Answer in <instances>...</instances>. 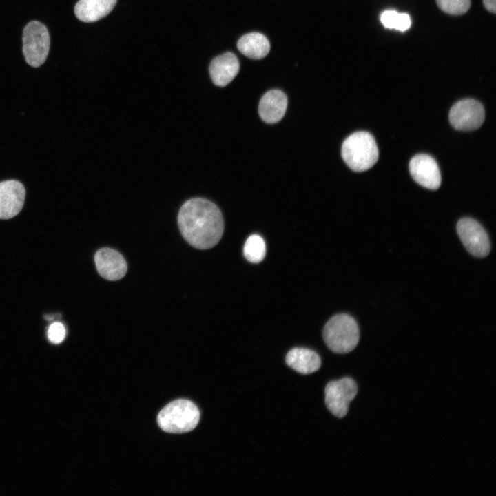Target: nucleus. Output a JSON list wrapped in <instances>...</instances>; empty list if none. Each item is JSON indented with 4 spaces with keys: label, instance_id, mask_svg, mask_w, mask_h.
Here are the masks:
<instances>
[{
    "label": "nucleus",
    "instance_id": "nucleus-1",
    "mask_svg": "<svg viewBox=\"0 0 496 496\" xmlns=\"http://www.w3.org/2000/svg\"><path fill=\"white\" fill-rule=\"evenodd\" d=\"M178 225L185 240L192 247L208 249L220 241L224 231L222 214L216 204L202 198L187 200L180 207Z\"/></svg>",
    "mask_w": 496,
    "mask_h": 496
},
{
    "label": "nucleus",
    "instance_id": "nucleus-2",
    "mask_svg": "<svg viewBox=\"0 0 496 496\" xmlns=\"http://www.w3.org/2000/svg\"><path fill=\"white\" fill-rule=\"evenodd\" d=\"M341 153L344 161L355 172L368 170L376 163L379 156L375 138L364 131L349 135L343 141Z\"/></svg>",
    "mask_w": 496,
    "mask_h": 496
},
{
    "label": "nucleus",
    "instance_id": "nucleus-3",
    "mask_svg": "<svg viewBox=\"0 0 496 496\" xmlns=\"http://www.w3.org/2000/svg\"><path fill=\"white\" fill-rule=\"evenodd\" d=\"M323 338L329 349L334 353H349L358 344V325L355 320L348 314L335 315L326 323L323 329Z\"/></svg>",
    "mask_w": 496,
    "mask_h": 496
},
{
    "label": "nucleus",
    "instance_id": "nucleus-4",
    "mask_svg": "<svg viewBox=\"0 0 496 496\" xmlns=\"http://www.w3.org/2000/svg\"><path fill=\"white\" fill-rule=\"evenodd\" d=\"M200 413L197 406L187 400H176L165 406L157 416L159 427L165 432L184 433L197 426Z\"/></svg>",
    "mask_w": 496,
    "mask_h": 496
},
{
    "label": "nucleus",
    "instance_id": "nucleus-5",
    "mask_svg": "<svg viewBox=\"0 0 496 496\" xmlns=\"http://www.w3.org/2000/svg\"><path fill=\"white\" fill-rule=\"evenodd\" d=\"M50 34L47 28L41 22L28 23L23 32V52L28 64L41 66L46 60L50 50Z\"/></svg>",
    "mask_w": 496,
    "mask_h": 496
},
{
    "label": "nucleus",
    "instance_id": "nucleus-6",
    "mask_svg": "<svg viewBox=\"0 0 496 496\" xmlns=\"http://www.w3.org/2000/svg\"><path fill=\"white\" fill-rule=\"evenodd\" d=\"M357 393V384L350 378L330 382L325 388L326 405L333 415L344 417L347 414L350 402Z\"/></svg>",
    "mask_w": 496,
    "mask_h": 496
},
{
    "label": "nucleus",
    "instance_id": "nucleus-7",
    "mask_svg": "<svg viewBox=\"0 0 496 496\" xmlns=\"http://www.w3.org/2000/svg\"><path fill=\"white\" fill-rule=\"evenodd\" d=\"M457 231L462 244L471 255L478 258L488 256L490 242L479 223L471 218H462L457 222Z\"/></svg>",
    "mask_w": 496,
    "mask_h": 496
},
{
    "label": "nucleus",
    "instance_id": "nucleus-8",
    "mask_svg": "<svg viewBox=\"0 0 496 496\" xmlns=\"http://www.w3.org/2000/svg\"><path fill=\"white\" fill-rule=\"evenodd\" d=\"M448 118L452 127L457 130H475L484 123V108L477 100L463 99L452 106Z\"/></svg>",
    "mask_w": 496,
    "mask_h": 496
},
{
    "label": "nucleus",
    "instance_id": "nucleus-9",
    "mask_svg": "<svg viewBox=\"0 0 496 496\" xmlns=\"http://www.w3.org/2000/svg\"><path fill=\"white\" fill-rule=\"evenodd\" d=\"M413 180L421 186L435 190L441 185V174L435 160L429 155L420 154L414 156L409 165Z\"/></svg>",
    "mask_w": 496,
    "mask_h": 496
},
{
    "label": "nucleus",
    "instance_id": "nucleus-10",
    "mask_svg": "<svg viewBox=\"0 0 496 496\" xmlns=\"http://www.w3.org/2000/svg\"><path fill=\"white\" fill-rule=\"evenodd\" d=\"M25 196L23 185L15 180L0 183V219H10L22 209Z\"/></svg>",
    "mask_w": 496,
    "mask_h": 496
},
{
    "label": "nucleus",
    "instance_id": "nucleus-11",
    "mask_svg": "<svg viewBox=\"0 0 496 496\" xmlns=\"http://www.w3.org/2000/svg\"><path fill=\"white\" fill-rule=\"evenodd\" d=\"M94 262L98 273L108 280H120L127 272V263L123 256L112 248L99 249L94 255Z\"/></svg>",
    "mask_w": 496,
    "mask_h": 496
},
{
    "label": "nucleus",
    "instance_id": "nucleus-12",
    "mask_svg": "<svg viewBox=\"0 0 496 496\" xmlns=\"http://www.w3.org/2000/svg\"><path fill=\"white\" fill-rule=\"evenodd\" d=\"M239 69L238 58L229 52L215 57L209 68L213 83L220 87L228 85L238 74Z\"/></svg>",
    "mask_w": 496,
    "mask_h": 496
},
{
    "label": "nucleus",
    "instance_id": "nucleus-13",
    "mask_svg": "<svg viewBox=\"0 0 496 496\" xmlns=\"http://www.w3.org/2000/svg\"><path fill=\"white\" fill-rule=\"evenodd\" d=\"M287 107V99L285 93L279 90H271L261 98L258 113L265 122L275 123L282 118Z\"/></svg>",
    "mask_w": 496,
    "mask_h": 496
},
{
    "label": "nucleus",
    "instance_id": "nucleus-14",
    "mask_svg": "<svg viewBox=\"0 0 496 496\" xmlns=\"http://www.w3.org/2000/svg\"><path fill=\"white\" fill-rule=\"evenodd\" d=\"M116 3V0H79L74 7V13L81 21L94 22L107 15Z\"/></svg>",
    "mask_w": 496,
    "mask_h": 496
},
{
    "label": "nucleus",
    "instance_id": "nucleus-15",
    "mask_svg": "<svg viewBox=\"0 0 496 496\" xmlns=\"http://www.w3.org/2000/svg\"><path fill=\"white\" fill-rule=\"evenodd\" d=\"M287 365L302 374H310L317 371L321 366L319 355L306 348H294L286 355Z\"/></svg>",
    "mask_w": 496,
    "mask_h": 496
},
{
    "label": "nucleus",
    "instance_id": "nucleus-16",
    "mask_svg": "<svg viewBox=\"0 0 496 496\" xmlns=\"http://www.w3.org/2000/svg\"><path fill=\"white\" fill-rule=\"evenodd\" d=\"M237 47L245 56L260 59L267 55L270 50V43L267 38L259 32H250L241 37Z\"/></svg>",
    "mask_w": 496,
    "mask_h": 496
},
{
    "label": "nucleus",
    "instance_id": "nucleus-17",
    "mask_svg": "<svg viewBox=\"0 0 496 496\" xmlns=\"http://www.w3.org/2000/svg\"><path fill=\"white\" fill-rule=\"evenodd\" d=\"M266 253V246L263 238L258 234L249 236L243 247L245 258L251 263L261 262Z\"/></svg>",
    "mask_w": 496,
    "mask_h": 496
},
{
    "label": "nucleus",
    "instance_id": "nucleus-18",
    "mask_svg": "<svg viewBox=\"0 0 496 496\" xmlns=\"http://www.w3.org/2000/svg\"><path fill=\"white\" fill-rule=\"evenodd\" d=\"M380 21L388 29H395L400 31H406L411 25V21L406 13H400L393 10L384 11L380 15Z\"/></svg>",
    "mask_w": 496,
    "mask_h": 496
},
{
    "label": "nucleus",
    "instance_id": "nucleus-19",
    "mask_svg": "<svg viewBox=\"0 0 496 496\" xmlns=\"http://www.w3.org/2000/svg\"><path fill=\"white\" fill-rule=\"evenodd\" d=\"M439 8L449 14L460 15L468 11L471 0H436Z\"/></svg>",
    "mask_w": 496,
    "mask_h": 496
},
{
    "label": "nucleus",
    "instance_id": "nucleus-20",
    "mask_svg": "<svg viewBox=\"0 0 496 496\" xmlns=\"http://www.w3.org/2000/svg\"><path fill=\"white\" fill-rule=\"evenodd\" d=\"M66 331L63 324L54 322L52 324L48 331V337L52 343L61 342L65 337Z\"/></svg>",
    "mask_w": 496,
    "mask_h": 496
},
{
    "label": "nucleus",
    "instance_id": "nucleus-21",
    "mask_svg": "<svg viewBox=\"0 0 496 496\" xmlns=\"http://www.w3.org/2000/svg\"><path fill=\"white\" fill-rule=\"evenodd\" d=\"M485 8L490 12L495 13L496 3L495 0H483Z\"/></svg>",
    "mask_w": 496,
    "mask_h": 496
}]
</instances>
